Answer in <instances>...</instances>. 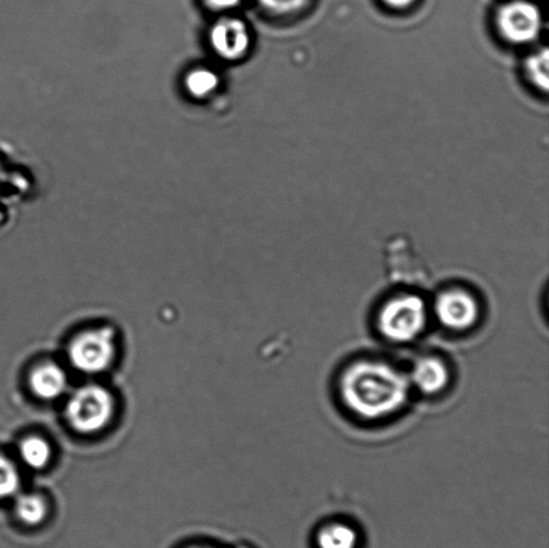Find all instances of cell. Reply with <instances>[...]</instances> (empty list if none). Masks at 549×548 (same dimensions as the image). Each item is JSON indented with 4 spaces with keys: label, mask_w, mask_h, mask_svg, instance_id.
<instances>
[{
    "label": "cell",
    "mask_w": 549,
    "mask_h": 548,
    "mask_svg": "<svg viewBox=\"0 0 549 548\" xmlns=\"http://www.w3.org/2000/svg\"><path fill=\"white\" fill-rule=\"evenodd\" d=\"M409 377L386 362L362 360L350 365L339 380V393L349 412L359 419H385L406 405Z\"/></svg>",
    "instance_id": "cell-1"
},
{
    "label": "cell",
    "mask_w": 549,
    "mask_h": 548,
    "mask_svg": "<svg viewBox=\"0 0 549 548\" xmlns=\"http://www.w3.org/2000/svg\"><path fill=\"white\" fill-rule=\"evenodd\" d=\"M428 310L424 299L414 294L398 295L381 307L378 330L394 344H408L425 330Z\"/></svg>",
    "instance_id": "cell-2"
},
{
    "label": "cell",
    "mask_w": 549,
    "mask_h": 548,
    "mask_svg": "<svg viewBox=\"0 0 549 548\" xmlns=\"http://www.w3.org/2000/svg\"><path fill=\"white\" fill-rule=\"evenodd\" d=\"M113 413V396L100 385L78 389L66 405V417L71 428L84 435H93L108 427Z\"/></svg>",
    "instance_id": "cell-3"
},
{
    "label": "cell",
    "mask_w": 549,
    "mask_h": 548,
    "mask_svg": "<svg viewBox=\"0 0 549 548\" xmlns=\"http://www.w3.org/2000/svg\"><path fill=\"white\" fill-rule=\"evenodd\" d=\"M496 25L504 41L511 45H529L539 38L543 18L533 3L513 0L497 11Z\"/></svg>",
    "instance_id": "cell-4"
},
{
    "label": "cell",
    "mask_w": 549,
    "mask_h": 548,
    "mask_svg": "<svg viewBox=\"0 0 549 548\" xmlns=\"http://www.w3.org/2000/svg\"><path fill=\"white\" fill-rule=\"evenodd\" d=\"M116 345L110 329L90 330L71 342L69 358L75 369L96 374L108 369L114 360Z\"/></svg>",
    "instance_id": "cell-5"
},
{
    "label": "cell",
    "mask_w": 549,
    "mask_h": 548,
    "mask_svg": "<svg viewBox=\"0 0 549 548\" xmlns=\"http://www.w3.org/2000/svg\"><path fill=\"white\" fill-rule=\"evenodd\" d=\"M434 314L446 329L465 331L476 325L480 307L468 291L452 289L438 295L434 302Z\"/></svg>",
    "instance_id": "cell-6"
},
{
    "label": "cell",
    "mask_w": 549,
    "mask_h": 548,
    "mask_svg": "<svg viewBox=\"0 0 549 548\" xmlns=\"http://www.w3.org/2000/svg\"><path fill=\"white\" fill-rule=\"evenodd\" d=\"M212 43L221 57L240 58L250 47V33L240 19H223L212 31Z\"/></svg>",
    "instance_id": "cell-7"
},
{
    "label": "cell",
    "mask_w": 549,
    "mask_h": 548,
    "mask_svg": "<svg viewBox=\"0 0 549 548\" xmlns=\"http://www.w3.org/2000/svg\"><path fill=\"white\" fill-rule=\"evenodd\" d=\"M409 382L426 396L444 392L450 382L448 365L438 357L418 358L410 372Z\"/></svg>",
    "instance_id": "cell-8"
},
{
    "label": "cell",
    "mask_w": 549,
    "mask_h": 548,
    "mask_svg": "<svg viewBox=\"0 0 549 548\" xmlns=\"http://www.w3.org/2000/svg\"><path fill=\"white\" fill-rule=\"evenodd\" d=\"M30 386L35 396L41 398V400H57L66 390L67 376L65 370L55 364L38 366L31 373Z\"/></svg>",
    "instance_id": "cell-9"
},
{
    "label": "cell",
    "mask_w": 549,
    "mask_h": 548,
    "mask_svg": "<svg viewBox=\"0 0 549 548\" xmlns=\"http://www.w3.org/2000/svg\"><path fill=\"white\" fill-rule=\"evenodd\" d=\"M317 543L319 548H355L358 535L349 524L335 522L319 530Z\"/></svg>",
    "instance_id": "cell-10"
},
{
    "label": "cell",
    "mask_w": 549,
    "mask_h": 548,
    "mask_svg": "<svg viewBox=\"0 0 549 548\" xmlns=\"http://www.w3.org/2000/svg\"><path fill=\"white\" fill-rule=\"evenodd\" d=\"M15 511L26 526H38L47 516V504L41 495L23 494L17 500Z\"/></svg>",
    "instance_id": "cell-11"
},
{
    "label": "cell",
    "mask_w": 549,
    "mask_h": 548,
    "mask_svg": "<svg viewBox=\"0 0 549 548\" xmlns=\"http://www.w3.org/2000/svg\"><path fill=\"white\" fill-rule=\"evenodd\" d=\"M525 76L541 92H547L549 85V53L543 49L535 51L524 63Z\"/></svg>",
    "instance_id": "cell-12"
},
{
    "label": "cell",
    "mask_w": 549,
    "mask_h": 548,
    "mask_svg": "<svg viewBox=\"0 0 549 548\" xmlns=\"http://www.w3.org/2000/svg\"><path fill=\"white\" fill-rule=\"evenodd\" d=\"M19 452H21L25 464L33 469L45 468L51 459L50 444L38 436L27 437L23 440Z\"/></svg>",
    "instance_id": "cell-13"
},
{
    "label": "cell",
    "mask_w": 549,
    "mask_h": 548,
    "mask_svg": "<svg viewBox=\"0 0 549 548\" xmlns=\"http://www.w3.org/2000/svg\"><path fill=\"white\" fill-rule=\"evenodd\" d=\"M21 487V475L17 465L5 456H0V499L17 495Z\"/></svg>",
    "instance_id": "cell-14"
},
{
    "label": "cell",
    "mask_w": 549,
    "mask_h": 548,
    "mask_svg": "<svg viewBox=\"0 0 549 548\" xmlns=\"http://www.w3.org/2000/svg\"><path fill=\"white\" fill-rule=\"evenodd\" d=\"M260 5L276 15H290L306 7L308 0H259Z\"/></svg>",
    "instance_id": "cell-15"
},
{
    "label": "cell",
    "mask_w": 549,
    "mask_h": 548,
    "mask_svg": "<svg viewBox=\"0 0 549 548\" xmlns=\"http://www.w3.org/2000/svg\"><path fill=\"white\" fill-rule=\"evenodd\" d=\"M216 85L217 80L215 74L204 72V70L193 73L188 80V88L195 96H204V94H208L211 90L216 88Z\"/></svg>",
    "instance_id": "cell-16"
},
{
    "label": "cell",
    "mask_w": 549,
    "mask_h": 548,
    "mask_svg": "<svg viewBox=\"0 0 549 548\" xmlns=\"http://www.w3.org/2000/svg\"><path fill=\"white\" fill-rule=\"evenodd\" d=\"M209 6H212L213 9H231V7L238 6L240 0H207Z\"/></svg>",
    "instance_id": "cell-17"
},
{
    "label": "cell",
    "mask_w": 549,
    "mask_h": 548,
    "mask_svg": "<svg viewBox=\"0 0 549 548\" xmlns=\"http://www.w3.org/2000/svg\"><path fill=\"white\" fill-rule=\"evenodd\" d=\"M387 6L393 7V9L402 10L408 9L412 6L416 0H383Z\"/></svg>",
    "instance_id": "cell-18"
},
{
    "label": "cell",
    "mask_w": 549,
    "mask_h": 548,
    "mask_svg": "<svg viewBox=\"0 0 549 548\" xmlns=\"http://www.w3.org/2000/svg\"><path fill=\"white\" fill-rule=\"evenodd\" d=\"M197 548H200V547H197Z\"/></svg>",
    "instance_id": "cell-19"
}]
</instances>
